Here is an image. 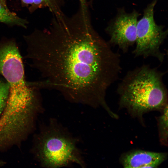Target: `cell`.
Segmentation results:
<instances>
[{"label": "cell", "mask_w": 168, "mask_h": 168, "mask_svg": "<svg viewBox=\"0 0 168 168\" xmlns=\"http://www.w3.org/2000/svg\"><path fill=\"white\" fill-rule=\"evenodd\" d=\"M27 41L25 57L44 78V88L73 103L108 108L106 94L121 72L120 56L93 28L86 4L72 16H54L48 29Z\"/></svg>", "instance_id": "obj_1"}, {"label": "cell", "mask_w": 168, "mask_h": 168, "mask_svg": "<svg viewBox=\"0 0 168 168\" xmlns=\"http://www.w3.org/2000/svg\"><path fill=\"white\" fill-rule=\"evenodd\" d=\"M0 75L9 86L6 105L0 117V129L11 133L24 132L40 109L39 89L26 80L22 58L13 41L0 43Z\"/></svg>", "instance_id": "obj_2"}, {"label": "cell", "mask_w": 168, "mask_h": 168, "mask_svg": "<svg viewBox=\"0 0 168 168\" xmlns=\"http://www.w3.org/2000/svg\"><path fill=\"white\" fill-rule=\"evenodd\" d=\"M165 74L148 65L128 71L117 87L120 106L140 116L149 111L163 110L168 104Z\"/></svg>", "instance_id": "obj_3"}, {"label": "cell", "mask_w": 168, "mask_h": 168, "mask_svg": "<svg viewBox=\"0 0 168 168\" xmlns=\"http://www.w3.org/2000/svg\"><path fill=\"white\" fill-rule=\"evenodd\" d=\"M37 151L38 158L45 167H61L73 163L85 166L76 140L54 121L41 135Z\"/></svg>", "instance_id": "obj_4"}, {"label": "cell", "mask_w": 168, "mask_h": 168, "mask_svg": "<svg viewBox=\"0 0 168 168\" xmlns=\"http://www.w3.org/2000/svg\"><path fill=\"white\" fill-rule=\"evenodd\" d=\"M159 0H153L143 12L142 17L138 21L136 46L133 51L135 57H152L160 62L163 61L165 54L161 47L166 39L168 31L163 26L157 25L154 18V9Z\"/></svg>", "instance_id": "obj_5"}, {"label": "cell", "mask_w": 168, "mask_h": 168, "mask_svg": "<svg viewBox=\"0 0 168 168\" xmlns=\"http://www.w3.org/2000/svg\"><path fill=\"white\" fill-rule=\"evenodd\" d=\"M139 15L136 10L130 13L123 9L119 11L106 29L110 36L109 43L117 46L123 53L127 52L136 42L137 25Z\"/></svg>", "instance_id": "obj_6"}, {"label": "cell", "mask_w": 168, "mask_h": 168, "mask_svg": "<svg viewBox=\"0 0 168 168\" xmlns=\"http://www.w3.org/2000/svg\"><path fill=\"white\" fill-rule=\"evenodd\" d=\"M167 156L165 153L137 150L125 154L121 161L126 168H156L165 161Z\"/></svg>", "instance_id": "obj_7"}, {"label": "cell", "mask_w": 168, "mask_h": 168, "mask_svg": "<svg viewBox=\"0 0 168 168\" xmlns=\"http://www.w3.org/2000/svg\"><path fill=\"white\" fill-rule=\"evenodd\" d=\"M24 4L35 7H45L49 9L54 16L63 13L61 7L63 0H21Z\"/></svg>", "instance_id": "obj_8"}, {"label": "cell", "mask_w": 168, "mask_h": 168, "mask_svg": "<svg viewBox=\"0 0 168 168\" xmlns=\"http://www.w3.org/2000/svg\"><path fill=\"white\" fill-rule=\"evenodd\" d=\"M0 22L26 27L27 21L11 12L0 2Z\"/></svg>", "instance_id": "obj_9"}, {"label": "cell", "mask_w": 168, "mask_h": 168, "mask_svg": "<svg viewBox=\"0 0 168 168\" xmlns=\"http://www.w3.org/2000/svg\"><path fill=\"white\" fill-rule=\"evenodd\" d=\"M168 104L163 109V113L159 118V128L161 142L166 145L168 140Z\"/></svg>", "instance_id": "obj_10"}, {"label": "cell", "mask_w": 168, "mask_h": 168, "mask_svg": "<svg viewBox=\"0 0 168 168\" xmlns=\"http://www.w3.org/2000/svg\"><path fill=\"white\" fill-rule=\"evenodd\" d=\"M9 93V86L4 78L0 77V117L6 105Z\"/></svg>", "instance_id": "obj_11"}, {"label": "cell", "mask_w": 168, "mask_h": 168, "mask_svg": "<svg viewBox=\"0 0 168 168\" xmlns=\"http://www.w3.org/2000/svg\"><path fill=\"white\" fill-rule=\"evenodd\" d=\"M0 2L5 7H7L5 0H0Z\"/></svg>", "instance_id": "obj_12"}, {"label": "cell", "mask_w": 168, "mask_h": 168, "mask_svg": "<svg viewBox=\"0 0 168 168\" xmlns=\"http://www.w3.org/2000/svg\"><path fill=\"white\" fill-rule=\"evenodd\" d=\"M2 164V163L1 161H0V166H1Z\"/></svg>", "instance_id": "obj_13"}]
</instances>
